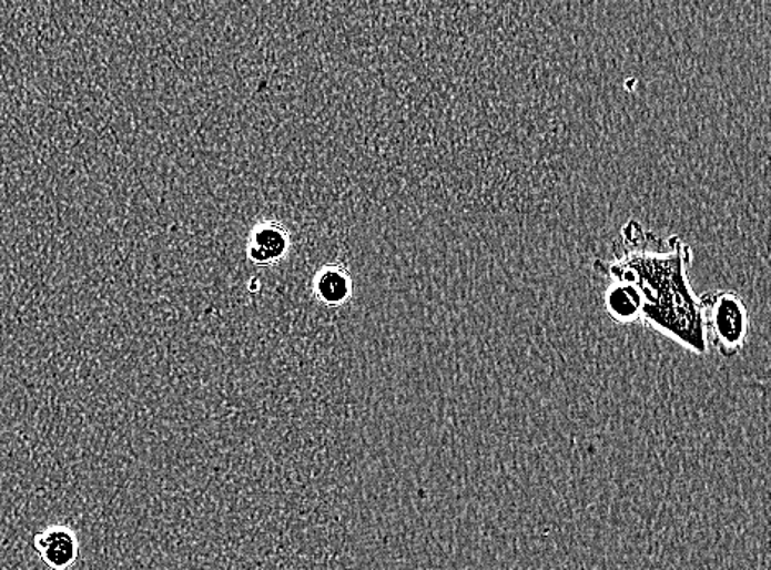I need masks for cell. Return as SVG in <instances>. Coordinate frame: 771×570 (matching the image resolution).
<instances>
[{
    "label": "cell",
    "mask_w": 771,
    "mask_h": 570,
    "mask_svg": "<svg viewBox=\"0 0 771 570\" xmlns=\"http://www.w3.org/2000/svg\"><path fill=\"white\" fill-rule=\"evenodd\" d=\"M623 252L596 261L594 269L609 283L629 286L640 303V319L686 349L708 352L701 306L689 286L692 254L678 235L655 234L632 221L622 228Z\"/></svg>",
    "instance_id": "obj_1"
},
{
    "label": "cell",
    "mask_w": 771,
    "mask_h": 570,
    "mask_svg": "<svg viewBox=\"0 0 771 570\" xmlns=\"http://www.w3.org/2000/svg\"><path fill=\"white\" fill-rule=\"evenodd\" d=\"M699 299L706 343L724 357L742 352L750 334V316L745 303L733 292H709Z\"/></svg>",
    "instance_id": "obj_2"
},
{
    "label": "cell",
    "mask_w": 771,
    "mask_h": 570,
    "mask_svg": "<svg viewBox=\"0 0 771 570\" xmlns=\"http://www.w3.org/2000/svg\"><path fill=\"white\" fill-rule=\"evenodd\" d=\"M33 548L51 570L71 569L80 556L77 532L64 525H50L37 532Z\"/></svg>",
    "instance_id": "obj_3"
},
{
    "label": "cell",
    "mask_w": 771,
    "mask_h": 570,
    "mask_svg": "<svg viewBox=\"0 0 771 570\" xmlns=\"http://www.w3.org/2000/svg\"><path fill=\"white\" fill-rule=\"evenodd\" d=\"M346 282H344L343 276L337 275V273H327L323 282H321V295H323L327 302H341V299L346 296Z\"/></svg>",
    "instance_id": "obj_4"
},
{
    "label": "cell",
    "mask_w": 771,
    "mask_h": 570,
    "mask_svg": "<svg viewBox=\"0 0 771 570\" xmlns=\"http://www.w3.org/2000/svg\"><path fill=\"white\" fill-rule=\"evenodd\" d=\"M257 245L262 252L257 261H265V258L276 257V255L282 254L283 238L278 232L265 231L258 234Z\"/></svg>",
    "instance_id": "obj_5"
}]
</instances>
